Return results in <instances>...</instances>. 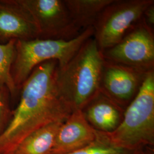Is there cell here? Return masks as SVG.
<instances>
[{
    "label": "cell",
    "mask_w": 154,
    "mask_h": 154,
    "mask_svg": "<svg viewBox=\"0 0 154 154\" xmlns=\"http://www.w3.org/2000/svg\"><path fill=\"white\" fill-rule=\"evenodd\" d=\"M154 3V0H114L106 6L93 26V38L100 51L118 44Z\"/></svg>",
    "instance_id": "obj_5"
},
{
    "label": "cell",
    "mask_w": 154,
    "mask_h": 154,
    "mask_svg": "<svg viewBox=\"0 0 154 154\" xmlns=\"http://www.w3.org/2000/svg\"><path fill=\"white\" fill-rule=\"evenodd\" d=\"M104 62L102 52L91 37L67 64L58 67V89L72 110H82L100 92Z\"/></svg>",
    "instance_id": "obj_2"
},
{
    "label": "cell",
    "mask_w": 154,
    "mask_h": 154,
    "mask_svg": "<svg viewBox=\"0 0 154 154\" xmlns=\"http://www.w3.org/2000/svg\"><path fill=\"white\" fill-rule=\"evenodd\" d=\"M147 72L105 60L100 91L125 110L137 95Z\"/></svg>",
    "instance_id": "obj_8"
},
{
    "label": "cell",
    "mask_w": 154,
    "mask_h": 154,
    "mask_svg": "<svg viewBox=\"0 0 154 154\" xmlns=\"http://www.w3.org/2000/svg\"><path fill=\"white\" fill-rule=\"evenodd\" d=\"M97 131L86 121L81 110H74L57 134L50 154H70L94 142Z\"/></svg>",
    "instance_id": "obj_10"
},
{
    "label": "cell",
    "mask_w": 154,
    "mask_h": 154,
    "mask_svg": "<svg viewBox=\"0 0 154 154\" xmlns=\"http://www.w3.org/2000/svg\"><path fill=\"white\" fill-rule=\"evenodd\" d=\"M114 0H64L72 20L82 32L93 27L99 15Z\"/></svg>",
    "instance_id": "obj_13"
},
{
    "label": "cell",
    "mask_w": 154,
    "mask_h": 154,
    "mask_svg": "<svg viewBox=\"0 0 154 154\" xmlns=\"http://www.w3.org/2000/svg\"><path fill=\"white\" fill-rule=\"evenodd\" d=\"M138 154H154V150L152 147H146L140 149Z\"/></svg>",
    "instance_id": "obj_18"
},
{
    "label": "cell",
    "mask_w": 154,
    "mask_h": 154,
    "mask_svg": "<svg viewBox=\"0 0 154 154\" xmlns=\"http://www.w3.org/2000/svg\"><path fill=\"white\" fill-rule=\"evenodd\" d=\"M93 27L82 31L70 40L36 38L18 40L16 55L11 66V76L18 90L35 67L47 61H57L58 67L67 64L83 44L93 37Z\"/></svg>",
    "instance_id": "obj_3"
},
{
    "label": "cell",
    "mask_w": 154,
    "mask_h": 154,
    "mask_svg": "<svg viewBox=\"0 0 154 154\" xmlns=\"http://www.w3.org/2000/svg\"><path fill=\"white\" fill-rule=\"evenodd\" d=\"M16 41L13 39L5 44H0V88H7L11 97H14L18 91L11 73L16 55Z\"/></svg>",
    "instance_id": "obj_14"
},
{
    "label": "cell",
    "mask_w": 154,
    "mask_h": 154,
    "mask_svg": "<svg viewBox=\"0 0 154 154\" xmlns=\"http://www.w3.org/2000/svg\"><path fill=\"white\" fill-rule=\"evenodd\" d=\"M116 144L130 149L154 145V70L148 72L137 95L125 110L121 123L107 134Z\"/></svg>",
    "instance_id": "obj_4"
},
{
    "label": "cell",
    "mask_w": 154,
    "mask_h": 154,
    "mask_svg": "<svg viewBox=\"0 0 154 154\" xmlns=\"http://www.w3.org/2000/svg\"><path fill=\"white\" fill-rule=\"evenodd\" d=\"M10 97L11 94L7 88H0V136L5 130L12 116Z\"/></svg>",
    "instance_id": "obj_16"
},
{
    "label": "cell",
    "mask_w": 154,
    "mask_h": 154,
    "mask_svg": "<svg viewBox=\"0 0 154 154\" xmlns=\"http://www.w3.org/2000/svg\"><path fill=\"white\" fill-rule=\"evenodd\" d=\"M125 110L100 91L81 111L95 130L109 134L121 123Z\"/></svg>",
    "instance_id": "obj_11"
},
{
    "label": "cell",
    "mask_w": 154,
    "mask_h": 154,
    "mask_svg": "<svg viewBox=\"0 0 154 154\" xmlns=\"http://www.w3.org/2000/svg\"><path fill=\"white\" fill-rule=\"evenodd\" d=\"M102 54L105 61L144 72L154 70V30L142 19L118 44Z\"/></svg>",
    "instance_id": "obj_6"
},
{
    "label": "cell",
    "mask_w": 154,
    "mask_h": 154,
    "mask_svg": "<svg viewBox=\"0 0 154 154\" xmlns=\"http://www.w3.org/2000/svg\"><path fill=\"white\" fill-rule=\"evenodd\" d=\"M144 22L149 27L154 30V3L150 5L145 10L142 17Z\"/></svg>",
    "instance_id": "obj_17"
},
{
    "label": "cell",
    "mask_w": 154,
    "mask_h": 154,
    "mask_svg": "<svg viewBox=\"0 0 154 154\" xmlns=\"http://www.w3.org/2000/svg\"><path fill=\"white\" fill-rule=\"evenodd\" d=\"M139 149H130L113 143L105 132L97 131V137L85 148L70 154H138Z\"/></svg>",
    "instance_id": "obj_15"
},
{
    "label": "cell",
    "mask_w": 154,
    "mask_h": 154,
    "mask_svg": "<svg viewBox=\"0 0 154 154\" xmlns=\"http://www.w3.org/2000/svg\"><path fill=\"white\" fill-rule=\"evenodd\" d=\"M64 121L56 122L29 134L8 154H50Z\"/></svg>",
    "instance_id": "obj_12"
},
{
    "label": "cell",
    "mask_w": 154,
    "mask_h": 154,
    "mask_svg": "<svg viewBox=\"0 0 154 154\" xmlns=\"http://www.w3.org/2000/svg\"><path fill=\"white\" fill-rule=\"evenodd\" d=\"M33 17L41 39L70 40L80 32L64 0H18Z\"/></svg>",
    "instance_id": "obj_7"
},
{
    "label": "cell",
    "mask_w": 154,
    "mask_h": 154,
    "mask_svg": "<svg viewBox=\"0 0 154 154\" xmlns=\"http://www.w3.org/2000/svg\"><path fill=\"white\" fill-rule=\"evenodd\" d=\"M58 67L54 60L44 62L34 68L22 85L20 102L0 136V154L10 153L39 128L65 121L74 111L58 89Z\"/></svg>",
    "instance_id": "obj_1"
},
{
    "label": "cell",
    "mask_w": 154,
    "mask_h": 154,
    "mask_svg": "<svg viewBox=\"0 0 154 154\" xmlns=\"http://www.w3.org/2000/svg\"><path fill=\"white\" fill-rule=\"evenodd\" d=\"M38 38L33 17L18 0H0V44Z\"/></svg>",
    "instance_id": "obj_9"
}]
</instances>
